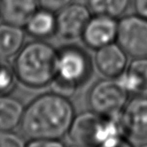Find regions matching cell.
<instances>
[{
  "label": "cell",
  "mask_w": 147,
  "mask_h": 147,
  "mask_svg": "<svg viewBox=\"0 0 147 147\" xmlns=\"http://www.w3.org/2000/svg\"><path fill=\"white\" fill-rule=\"evenodd\" d=\"M74 117V106L67 96L45 93L26 107L20 127L30 140H59L69 133Z\"/></svg>",
  "instance_id": "obj_1"
},
{
  "label": "cell",
  "mask_w": 147,
  "mask_h": 147,
  "mask_svg": "<svg viewBox=\"0 0 147 147\" xmlns=\"http://www.w3.org/2000/svg\"><path fill=\"white\" fill-rule=\"evenodd\" d=\"M130 0H87L92 13L108 15L119 19L127 11Z\"/></svg>",
  "instance_id": "obj_16"
},
{
  "label": "cell",
  "mask_w": 147,
  "mask_h": 147,
  "mask_svg": "<svg viewBox=\"0 0 147 147\" xmlns=\"http://www.w3.org/2000/svg\"><path fill=\"white\" fill-rule=\"evenodd\" d=\"M118 117H105L93 111L75 115L69 130L73 144L96 147L107 139L124 135Z\"/></svg>",
  "instance_id": "obj_4"
},
{
  "label": "cell",
  "mask_w": 147,
  "mask_h": 147,
  "mask_svg": "<svg viewBox=\"0 0 147 147\" xmlns=\"http://www.w3.org/2000/svg\"><path fill=\"white\" fill-rule=\"evenodd\" d=\"M117 79L128 93L147 91V56L133 58Z\"/></svg>",
  "instance_id": "obj_14"
},
{
  "label": "cell",
  "mask_w": 147,
  "mask_h": 147,
  "mask_svg": "<svg viewBox=\"0 0 147 147\" xmlns=\"http://www.w3.org/2000/svg\"><path fill=\"white\" fill-rule=\"evenodd\" d=\"M26 107L15 96L0 95V131H12L20 125Z\"/></svg>",
  "instance_id": "obj_15"
},
{
  "label": "cell",
  "mask_w": 147,
  "mask_h": 147,
  "mask_svg": "<svg viewBox=\"0 0 147 147\" xmlns=\"http://www.w3.org/2000/svg\"><path fill=\"white\" fill-rule=\"evenodd\" d=\"M0 18H1V12H0Z\"/></svg>",
  "instance_id": "obj_25"
},
{
  "label": "cell",
  "mask_w": 147,
  "mask_h": 147,
  "mask_svg": "<svg viewBox=\"0 0 147 147\" xmlns=\"http://www.w3.org/2000/svg\"><path fill=\"white\" fill-rule=\"evenodd\" d=\"M69 147H85V146H82V145H78V144H72Z\"/></svg>",
  "instance_id": "obj_23"
},
{
  "label": "cell",
  "mask_w": 147,
  "mask_h": 147,
  "mask_svg": "<svg viewBox=\"0 0 147 147\" xmlns=\"http://www.w3.org/2000/svg\"><path fill=\"white\" fill-rule=\"evenodd\" d=\"M118 19L108 15L91 16L82 34V40L87 48L98 50L116 41Z\"/></svg>",
  "instance_id": "obj_8"
},
{
  "label": "cell",
  "mask_w": 147,
  "mask_h": 147,
  "mask_svg": "<svg viewBox=\"0 0 147 147\" xmlns=\"http://www.w3.org/2000/svg\"><path fill=\"white\" fill-rule=\"evenodd\" d=\"M57 56V49L42 39L24 44L13 61L17 80L30 88L50 85L56 76Z\"/></svg>",
  "instance_id": "obj_2"
},
{
  "label": "cell",
  "mask_w": 147,
  "mask_h": 147,
  "mask_svg": "<svg viewBox=\"0 0 147 147\" xmlns=\"http://www.w3.org/2000/svg\"><path fill=\"white\" fill-rule=\"evenodd\" d=\"M128 101V92L117 78L98 81L88 93V104L91 111L105 117H118Z\"/></svg>",
  "instance_id": "obj_5"
},
{
  "label": "cell",
  "mask_w": 147,
  "mask_h": 147,
  "mask_svg": "<svg viewBox=\"0 0 147 147\" xmlns=\"http://www.w3.org/2000/svg\"><path fill=\"white\" fill-rule=\"evenodd\" d=\"M140 147H147V143H144V144H142V145H141Z\"/></svg>",
  "instance_id": "obj_24"
},
{
  "label": "cell",
  "mask_w": 147,
  "mask_h": 147,
  "mask_svg": "<svg viewBox=\"0 0 147 147\" xmlns=\"http://www.w3.org/2000/svg\"><path fill=\"white\" fill-rule=\"evenodd\" d=\"M38 9V0H0V12L4 22L22 27Z\"/></svg>",
  "instance_id": "obj_11"
},
{
  "label": "cell",
  "mask_w": 147,
  "mask_h": 147,
  "mask_svg": "<svg viewBox=\"0 0 147 147\" xmlns=\"http://www.w3.org/2000/svg\"><path fill=\"white\" fill-rule=\"evenodd\" d=\"M24 27L7 22L0 24V61L14 58L24 45Z\"/></svg>",
  "instance_id": "obj_12"
},
{
  "label": "cell",
  "mask_w": 147,
  "mask_h": 147,
  "mask_svg": "<svg viewBox=\"0 0 147 147\" xmlns=\"http://www.w3.org/2000/svg\"><path fill=\"white\" fill-rule=\"evenodd\" d=\"M116 42L128 56H147V20L138 14L120 17Z\"/></svg>",
  "instance_id": "obj_6"
},
{
  "label": "cell",
  "mask_w": 147,
  "mask_h": 147,
  "mask_svg": "<svg viewBox=\"0 0 147 147\" xmlns=\"http://www.w3.org/2000/svg\"><path fill=\"white\" fill-rule=\"evenodd\" d=\"M24 139L12 131H0V147H26Z\"/></svg>",
  "instance_id": "obj_18"
},
{
  "label": "cell",
  "mask_w": 147,
  "mask_h": 147,
  "mask_svg": "<svg viewBox=\"0 0 147 147\" xmlns=\"http://www.w3.org/2000/svg\"><path fill=\"white\" fill-rule=\"evenodd\" d=\"M91 13L87 5L71 2L56 13V34L64 40L81 38Z\"/></svg>",
  "instance_id": "obj_7"
},
{
  "label": "cell",
  "mask_w": 147,
  "mask_h": 147,
  "mask_svg": "<svg viewBox=\"0 0 147 147\" xmlns=\"http://www.w3.org/2000/svg\"><path fill=\"white\" fill-rule=\"evenodd\" d=\"M95 65L104 77L118 78L128 66V55L117 42L96 50Z\"/></svg>",
  "instance_id": "obj_10"
},
{
  "label": "cell",
  "mask_w": 147,
  "mask_h": 147,
  "mask_svg": "<svg viewBox=\"0 0 147 147\" xmlns=\"http://www.w3.org/2000/svg\"><path fill=\"white\" fill-rule=\"evenodd\" d=\"M17 77L11 67L6 61H0V95H8L16 85Z\"/></svg>",
  "instance_id": "obj_17"
},
{
  "label": "cell",
  "mask_w": 147,
  "mask_h": 147,
  "mask_svg": "<svg viewBox=\"0 0 147 147\" xmlns=\"http://www.w3.org/2000/svg\"><path fill=\"white\" fill-rule=\"evenodd\" d=\"M38 2L39 8L57 13L65 7L69 5L72 0H38Z\"/></svg>",
  "instance_id": "obj_19"
},
{
  "label": "cell",
  "mask_w": 147,
  "mask_h": 147,
  "mask_svg": "<svg viewBox=\"0 0 147 147\" xmlns=\"http://www.w3.org/2000/svg\"><path fill=\"white\" fill-rule=\"evenodd\" d=\"M26 33L35 39L51 38L56 34V13L38 8L24 26Z\"/></svg>",
  "instance_id": "obj_13"
},
{
  "label": "cell",
  "mask_w": 147,
  "mask_h": 147,
  "mask_svg": "<svg viewBox=\"0 0 147 147\" xmlns=\"http://www.w3.org/2000/svg\"><path fill=\"white\" fill-rule=\"evenodd\" d=\"M124 133L138 140L147 138V96H135L118 116Z\"/></svg>",
  "instance_id": "obj_9"
},
{
  "label": "cell",
  "mask_w": 147,
  "mask_h": 147,
  "mask_svg": "<svg viewBox=\"0 0 147 147\" xmlns=\"http://www.w3.org/2000/svg\"><path fill=\"white\" fill-rule=\"evenodd\" d=\"M136 14L147 20V0H134Z\"/></svg>",
  "instance_id": "obj_22"
},
{
  "label": "cell",
  "mask_w": 147,
  "mask_h": 147,
  "mask_svg": "<svg viewBox=\"0 0 147 147\" xmlns=\"http://www.w3.org/2000/svg\"><path fill=\"white\" fill-rule=\"evenodd\" d=\"M57 51L56 76L51 84L53 92L69 98L90 79L93 72L92 59L89 53L78 45H66Z\"/></svg>",
  "instance_id": "obj_3"
},
{
  "label": "cell",
  "mask_w": 147,
  "mask_h": 147,
  "mask_svg": "<svg viewBox=\"0 0 147 147\" xmlns=\"http://www.w3.org/2000/svg\"><path fill=\"white\" fill-rule=\"evenodd\" d=\"M96 147H134L124 135H117L107 139Z\"/></svg>",
  "instance_id": "obj_20"
},
{
  "label": "cell",
  "mask_w": 147,
  "mask_h": 147,
  "mask_svg": "<svg viewBox=\"0 0 147 147\" xmlns=\"http://www.w3.org/2000/svg\"><path fill=\"white\" fill-rule=\"evenodd\" d=\"M26 147H67L59 140H30Z\"/></svg>",
  "instance_id": "obj_21"
}]
</instances>
